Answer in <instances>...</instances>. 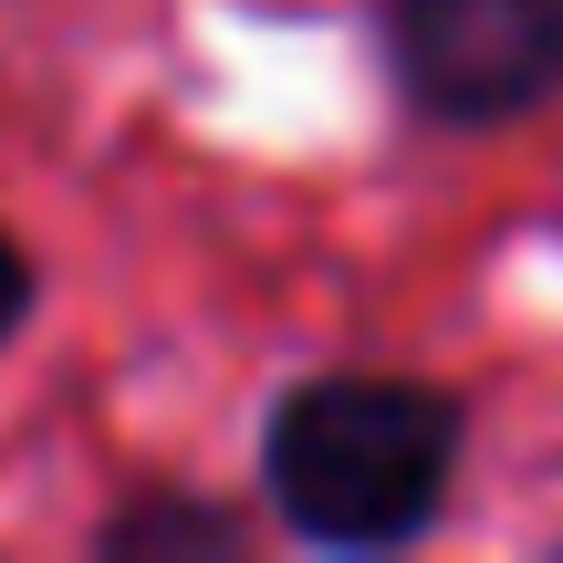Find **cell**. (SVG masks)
<instances>
[{
    "instance_id": "cell-1",
    "label": "cell",
    "mask_w": 563,
    "mask_h": 563,
    "mask_svg": "<svg viewBox=\"0 0 563 563\" xmlns=\"http://www.w3.org/2000/svg\"><path fill=\"white\" fill-rule=\"evenodd\" d=\"M460 470V407L407 376H313L282 397L262 439V481L282 522L334 553H376L439 522Z\"/></svg>"
},
{
    "instance_id": "cell-2",
    "label": "cell",
    "mask_w": 563,
    "mask_h": 563,
    "mask_svg": "<svg viewBox=\"0 0 563 563\" xmlns=\"http://www.w3.org/2000/svg\"><path fill=\"white\" fill-rule=\"evenodd\" d=\"M386 42L449 125H501L563 84V0H386Z\"/></svg>"
},
{
    "instance_id": "cell-3",
    "label": "cell",
    "mask_w": 563,
    "mask_h": 563,
    "mask_svg": "<svg viewBox=\"0 0 563 563\" xmlns=\"http://www.w3.org/2000/svg\"><path fill=\"white\" fill-rule=\"evenodd\" d=\"M230 543H241V522L209 511V501H136V511L104 522V553L115 563H136V553H230Z\"/></svg>"
},
{
    "instance_id": "cell-4",
    "label": "cell",
    "mask_w": 563,
    "mask_h": 563,
    "mask_svg": "<svg viewBox=\"0 0 563 563\" xmlns=\"http://www.w3.org/2000/svg\"><path fill=\"white\" fill-rule=\"evenodd\" d=\"M21 313H32V262L0 241V344H11V323H21Z\"/></svg>"
}]
</instances>
